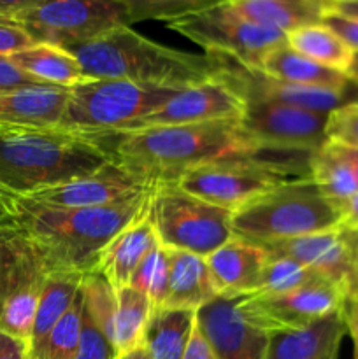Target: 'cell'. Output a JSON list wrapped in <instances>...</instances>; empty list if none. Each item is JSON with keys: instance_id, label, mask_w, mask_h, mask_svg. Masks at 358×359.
<instances>
[{"instance_id": "6da1fadb", "label": "cell", "mask_w": 358, "mask_h": 359, "mask_svg": "<svg viewBox=\"0 0 358 359\" xmlns=\"http://www.w3.org/2000/svg\"><path fill=\"white\" fill-rule=\"evenodd\" d=\"M150 191L107 207L60 209L0 189V221L28 235L49 270L91 273L105 245L146 205Z\"/></svg>"}, {"instance_id": "7a4b0ae2", "label": "cell", "mask_w": 358, "mask_h": 359, "mask_svg": "<svg viewBox=\"0 0 358 359\" xmlns=\"http://www.w3.org/2000/svg\"><path fill=\"white\" fill-rule=\"evenodd\" d=\"M112 139L116 161L150 186L178 182L186 172L211 161L262 154L241 119L147 126L114 133Z\"/></svg>"}, {"instance_id": "3957f363", "label": "cell", "mask_w": 358, "mask_h": 359, "mask_svg": "<svg viewBox=\"0 0 358 359\" xmlns=\"http://www.w3.org/2000/svg\"><path fill=\"white\" fill-rule=\"evenodd\" d=\"M67 51L79 62L88 79H123L172 91L214 79L227 67L225 56L195 55L158 44L130 25L112 28Z\"/></svg>"}, {"instance_id": "277c9868", "label": "cell", "mask_w": 358, "mask_h": 359, "mask_svg": "<svg viewBox=\"0 0 358 359\" xmlns=\"http://www.w3.org/2000/svg\"><path fill=\"white\" fill-rule=\"evenodd\" d=\"M105 140L65 130L4 133L0 189L27 195L91 174L116 160Z\"/></svg>"}, {"instance_id": "5b68a950", "label": "cell", "mask_w": 358, "mask_h": 359, "mask_svg": "<svg viewBox=\"0 0 358 359\" xmlns=\"http://www.w3.org/2000/svg\"><path fill=\"white\" fill-rule=\"evenodd\" d=\"M235 237L277 242L343 228V210L326 198L311 174L277 186L237 209L232 216Z\"/></svg>"}, {"instance_id": "8992f818", "label": "cell", "mask_w": 358, "mask_h": 359, "mask_svg": "<svg viewBox=\"0 0 358 359\" xmlns=\"http://www.w3.org/2000/svg\"><path fill=\"white\" fill-rule=\"evenodd\" d=\"M178 91L123 79H88L70 88L58 130L109 139L157 111Z\"/></svg>"}, {"instance_id": "52a82bcc", "label": "cell", "mask_w": 358, "mask_h": 359, "mask_svg": "<svg viewBox=\"0 0 358 359\" xmlns=\"http://www.w3.org/2000/svg\"><path fill=\"white\" fill-rule=\"evenodd\" d=\"M232 210L190 195L175 182L153 184L150 217L164 248L207 258L234 235Z\"/></svg>"}, {"instance_id": "ba28073f", "label": "cell", "mask_w": 358, "mask_h": 359, "mask_svg": "<svg viewBox=\"0 0 358 359\" xmlns=\"http://www.w3.org/2000/svg\"><path fill=\"white\" fill-rule=\"evenodd\" d=\"M309 175V168L258 156L211 161L186 172L175 184L190 195L235 212L277 186Z\"/></svg>"}, {"instance_id": "9c48e42d", "label": "cell", "mask_w": 358, "mask_h": 359, "mask_svg": "<svg viewBox=\"0 0 358 359\" xmlns=\"http://www.w3.org/2000/svg\"><path fill=\"white\" fill-rule=\"evenodd\" d=\"M44 255L20 228L0 221V332L30 344L42 284Z\"/></svg>"}, {"instance_id": "30bf717a", "label": "cell", "mask_w": 358, "mask_h": 359, "mask_svg": "<svg viewBox=\"0 0 358 359\" xmlns=\"http://www.w3.org/2000/svg\"><path fill=\"white\" fill-rule=\"evenodd\" d=\"M165 25L209 55L230 58L249 70H258L267 53L286 44V35L246 20L234 9L230 0L175 18Z\"/></svg>"}, {"instance_id": "8fae6325", "label": "cell", "mask_w": 358, "mask_h": 359, "mask_svg": "<svg viewBox=\"0 0 358 359\" xmlns=\"http://www.w3.org/2000/svg\"><path fill=\"white\" fill-rule=\"evenodd\" d=\"M9 18L34 42L63 49L132 23L118 0H42Z\"/></svg>"}, {"instance_id": "7c38bea8", "label": "cell", "mask_w": 358, "mask_h": 359, "mask_svg": "<svg viewBox=\"0 0 358 359\" xmlns=\"http://www.w3.org/2000/svg\"><path fill=\"white\" fill-rule=\"evenodd\" d=\"M326 116L283 104L248 100L241 125L258 151L314 153L325 144Z\"/></svg>"}, {"instance_id": "4fadbf2b", "label": "cell", "mask_w": 358, "mask_h": 359, "mask_svg": "<svg viewBox=\"0 0 358 359\" xmlns=\"http://www.w3.org/2000/svg\"><path fill=\"white\" fill-rule=\"evenodd\" d=\"M347 294L343 286L319 277L307 286L281 297L244 294V307L269 332L300 330L340 311Z\"/></svg>"}, {"instance_id": "5bb4252c", "label": "cell", "mask_w": 358, "mask_h": 359, "mask_svg": "<svg viewBox=\"0 0 358 359\" xmlns=\"http://www.w3.org/2000/svg\"><path fill=\"white\" fill-rule=\"evenodd\" d=\"M246 107H248L246 98L223 72L214 79L174 93L157 111L140 118L125 132L147 128V126L197 125V123L242 119Z\"/></svg>"}, {"instance_id": "9a60e30c", "label": "cell", "mask_w": 358, "mask_h": 359, "mask_svg": "<svg viewBox=\"0 0 358 359\" xmlns=\"http://www.w3.org/2000/svg\"><path fill=\"white\" fill-rule=\"evenodd\" d=\"M197 326L218 359H265L270 335L249 316L242 297H216L197 311Z\"/></svg>"}, {"instance_id": "2e32d148", "label": "cell", "mask_w": 358, "mask_h": 359, "mask_svg": "<svg viewBox=\"0 0 358 359\" xmlns=\"http://www.w3.org/2000/svg\"><path fill=\"white\" fill-rule=\"evenodd\" d=\"M270 256H286L312 272L339 284L347 293L357 287L354 265L358 256V235L344 228L304 235L288 241L262 244Z\"/></svg>"}, {"instance_id": "e0dca14e", "label": "cell", "mask_w": 358, "mask_h": 359, "mask_svg": "<svg viewBox=\"0 0 358 359\" xmlns=\"http://www.w3.org/2000/svg\"><path fill=\"white\" fill-rule=\"evenodd\" d=\"M150 189V184L137 179L114 160L91 174L27 193L25 196L34 202L60 209H93L125 202Z\"/></svg>"}, {"instance_id": "ac0fdd59", "label": "cell", "mask_w": 358, "mask_h": 359, "mask_svg": "<svg viewBox=\"0 0 358 359\" xmlns=\"http://www.w3.org/2000/svg\"><path fill=\"white\" fill-rule=\"evenodd\" d=\"M69 93L48 84L0 90V135L58 130Z\"/></svg>"}, {"instance_id": "d6986e66", "label": "cell", "mask_w": 358, "mask_h": 359, "mask_svg": "<svg viewBox=\"0 0 358 359\" xmlns=\"http://www.w3.org/2000/svg\"><path fill=\"white\" fill-rule=\"evenodd\" d=\"M270 255L260 242L232 237L206 258L218 297L255 294Z\"/></svg>"}, {"instance_id": "ffe728a7", "label": "cell", "mask_w": 358, "mask_h": 359, "mask_svg": "<svg viewBox=\"0 0 358 359\" xmlns=\"http://www.w3.org/2000/svg\"><path fill=\"white\" fill-rule=\"evenodd\" d=\"M83 293L81 340L76 359H116L114 287L100 273L91 272L84 276Z\"/></svg>"}, {"instance_id": "44dd1931", "label": "cell", "mask_w": 358, "mask_h": 359, "mask_svg": "<svg viewBox=\"0 0 358 359\" xmlns=\"http://www.w3.org/2000/svg\"><path fill=\"white\" fill-rule=\"evenodd\" d=\"M160 244L150 217V196L139 214L109 242L93 272L100 273L114 290L130 286L133 272L147 252Z\"/></svg>"}, {"instance_id": "7402d4cb", "label": "cell", "mask_w": 358, "mask_h": 359, "mask_svg": "<svg viewBox=\"0 0 358 359\" xmlns=\"http://www.w3.org/2000/svg\"><path fill=\"white\" fill-rule=\"evenodd\" d=\"M344 335L343 307L305 328L272 332L265 359H337Z\"/></svg>"}, {"instance_id": "603a6c76", "label": "cell", "mask_w": 358, "mask_h": 359, "mask_svg": "<svg viewBox=\"0 0 358 359\" xmlns=\"http://www.w3.org/2000/svg\"><path fill=\"white\" fill-rule=\"evenodd\" d=\"M165 249L168 252L171 276L164 309L199 311L202 305L218 297L206 258L179 249Z\"/></svg>"}, {"instance_id": "cb8c5ba5", "label": "cell", "mask_w": 358, "mask_h": 359, "mask_svg": "<svg viewBox=\"0 0 358 359\" xmlns=\"http://www.w3.org/2000/svg\"><path fill=\"white\" fill-rule=\"evenodd\" d=\"M330 0H230L234 9L260 27L288 35L302 27L321 23Z\"/></svg>"}, {"instance_id": "d4e9b609", "label": "cell", "mask_w": 358, "mask_h": 359, "mask_svg": "<svg viewBox=\"0 0 358 359\" xmlns=\"http://www.w3.org/2000/svg\"><path fill=\"white\" fill-rule=\"evenodd\" d=\"M258 72L281 81V83L323 88V90L346 91V86L351 83L347 76L305 58L288 44H283L267 53L260 62Z\"/></svg>"}, {"instance_id": "484cf974", "label": "cell", "mask_w": 358, "mask_h": 359, "mask_svg": "<svg viewBox=\"0 0 358 359\" xmlns=\"http://www.w3.org/2000/svg\"><path fill=\"white\" fill-rule=\"evenodd\" d=\"M7 58L25 74L37 79L41 84H48V86L70 90V88L88 81L72 53L58 48V46L35 42L21 51L13 53Z\"/></svg>"}, {"instance_id": "4316f807", "label": "cell", "mask_w": 358, "mask_h": 359, "mask_svg": "<svg viewBox=\"0 0 358 359\" xmlns=\"http://www.w3.org/2000/svg\"><path fill=\"white\" fill-rule=\"evenodd\" d=\"M86 273L74 270H49L42 284L30 337V356L41 347L62 316L69 311L74 298L79 293Z\"/></svg>"}, {"instance_id": "83f0119b", "label": "cell", "mask_w": 358, "mask_h": 359, "mask_svg": "<svg viewBox=\"0 0 358 359\" xmlns=\"http://www.w3.org/2000/svg\"><path fill=\"white\" fill-rule=\"evenodd\" d=\"M195 326L197 311L153 309L142 346L151 359H183Z\"/></svg>"}, {"instance_id": "f1b7e54d", "label": "cell", "mask_w": 358, "mask_h": 359, "mask_svg": "<svg viewBox=\"0 0 358 359\" xmlns=\"http://www.w3.org/2000/svg\"><path fill=\"white\" fill-rule=\"evenodd\" d=\"M309 174L323 195L337 205L358 191V177L350 161L340 154L336 144L325 142L309 154Z\"/></svg>"}, {"instance_id": "f546056e", "label": "cell", "mask_w": 358, "mask_h": 359, "mask_svg": "<svg viewBox=\"0 0 358 359\" xmlns=\"http://www.w3.org/2000/svg\"><path fill=\"white\" fill-rule=\"evenodd\" d=\"M286 44L305 58L347 76L354 53L326 25L302 27L286 35Z\"/></svg>"}, {"instance_id": "4dcf8cb0", "label": "cell", "mask_w": 358, "mask_h": 359, "mask_svg": "<svg viewBox=\"0 0 358 359\" xmlns=\"http://www.w3.org/2000/svg\"><path fill=\"white\" fill-rule=\"evenodd\" d=\"M116 291L114 347L118 356L142 346L144 333L150 323L153 304L146 293L132 286Z\"/></svg>"}, {"instance_id": "1f68e13d", "label": "cell", "mask_w": 358, "mask_h": 359, "mask_svg": "<svg viewBox=\"0 0 358 359\" xmlns=\"http://www.w3.org/2000/svg\"><path fill=\"white\" fill-rule=\"evenodd\" d=\"M84 293L81 286L69 311L62 316L55 328L49 332L30 359H76L81 340V314H83Z\"/></svg>"}, {"instance_id": "d6a6232c", "label": "cell", "mask_w": 358, "mask_h": 359, "mask_svg": "<svg viewBox=\"0 0 358 359\" xmlns=\"http://www.w3.org/2000/svg\"><path fill=\"white\" fill-rule=\"evenodd\" d=\"M316 272L300 265L286 256H270L260 277L258 291L255 294L262 297H281L295 290L307 286L312 280L319 279Z\"/></svg>"}, {"instance_id": "836d02e7", "label": "cell", "mask_w": 358, "mask_h": 359, "mask_svg": "<svg viewBox=\"0 0 358 359\" xmlns=\"http://www.w3.org/2000/svg\"><path fill=\"white\" fill-rule=\"evenodd\" d=\"M168 276H171L168 252L164 245L158 244L139 263L130 279V286L146 293L153 304V309L164 307L168 293Z\"/></svg>"}, {"instance_id": "e575fe53", "label": "cell", "mask_w": 358, "mask_h": 359, "mask_svg": "<svg viewBox=\"0 0 358 359\" xmlns=\"http://www.w3.org/2000/svg\"><path fill=\"white\" fill-rule=\"evenodd\" d=\"M118 2L125 7L132 23L146 20H160L167 23L175 18L199 13L227 0H118Z\"/></svg>"}, {"instance_id": "d590c367", "label": "cell", "mask_w": 358, "mask_h": 359, "mask_svg": "<svg viewBox=\"0 0 358 359\" xmlns=\"http://www.w3.org/2000/svg\"><path fill=\"white\" fill-rule=\"evenodd\" d=\"M325 142L358 149V102L336 107L326 116Z\"/></svg>"}, {"instance_id": "8d00e7d4", "label": "cell", "mask_w": 358, "mask_h": 359, "mask_svg": "<svg viewBox=\"0 0 358 359\" xmlns=\"http://www.w3.org/2000/svg\"><path fill=\"white\" fill-rule=\"evenodd\" d=\"M35 44L30 35L9 16H0V56H11L28 46Z\"/></svg>"}, {"instance_id": "74e56055", "label": "cell", "mask_w": 358, "mask_h": 359, "mask_svg": "<svg viewBox=\"0 0 358 359\" xmlns=\"http://www.w3.org/2000/svg\"><path fill=\"white\" fill-rule=\"evenodd\" d=\"M321 23L326 25L347 48L353 49V53H358V18L329 9Z\"/></svg>"}, {"instance_id": "f35d334b", "label": "cell", "mask_w": 358, "mask_h": 359, "mask_svg": "<svg viewBox=\"0 0 358 359\" xmlns=\"http://www.w3.org/2000/svg\"><path fill=\"white\" fill-rule=\"evenodd\" d=\"M30 84H41L37 79L25 74L18 69L9 58L0 56V90H11V88L30 86Z\"/></svg>"}, {"instance_id": "ab89813d", "label": "cell", "mask_w": 358, "mask_h": 359, "mask_svg": "<svg viewBox=\"0 0 358 359\" xmlns=\"http://www.w3.org/2000/svg\"><path fill=\"white\" fill-rule=\"evenodd\" d=\"M0 359H30V344L0 332Z\"/></svg>"}, {"instance_id": "60d3db41", "label": "cell", "mask_w": 358, "mask_h": 359, "mask_svg": "<svg viewBox=\"0 0 358 359\" xmlns=\"http://www.w3.org/2000/svg\"><path fill=\"white\" fill-rule=\"evenodd\" d=\"M344 321H346V332L353 340V359H358V291L347 294L344 304Z\"/></svg>"}, {"instance_id": "b9f144b4", "label": "cell", "mask_w": 358, "mask_h": 359, "mask_svg": "<svg viewBox=\"0 0 358 359\" xmlns=\"http://www.w3.org/2000/svg\"><path fill=\"white\" fill-rule=\"evenodd\" d=\"M183 359H218L213 347H211V344L207 342L206 337H204L202 332L199 330V326H195L192 337H190V342L188 346H186Z\"/></svg>"}, {"instance_id": "7bdbcfd3", "label": "cell", "mask_w": 358, "mask_h": 359, "mask_svg": "<svg viewBox=\"0 0 358 359\" xmlns=\"http://www.w3.org/2000/svg\"><path fill=\"white\" fill-rule=\"evenodd\" d=\"M343 210V228L350 233L358 235V191L340 205Z\"/></svg>"}, {"instance_id": "ee69618b", "label": "cell", "mask_w": 358, "mask_h": 359, "mask_svg": "<svg viewBox=\"0 0 358 359\" xmlns=\"http://www.w3.org/2000/svg\"><path fill=\"white\" fill-rule=\"evenodd\" d=\"M39 2L42 0H0V16H13Z\"/></svg>"}, {"instance_id": "f6af8a7d", "label": "cell", "mask_w": 358, "mask_h": 359, "mask_svg": "<svg viewBox=\"0 0 358 359\" xmlns=\"http://www.w3.org/2000/svg\"><path fill=\"white\" fill-rule=\"evenodd\" d=\"M329 9L358 18V0H330Z\"/></svg>"}, {"instance_id": "bcb514c9", "label": "cell", "mask_w": 358, "mask_h": 359, "mask_svg": "<svg viewBox=\"0 0 358 359\" xmlns=\"http://www.w3.org/2000/svg\"><path fill=\"white\" fill-rule=\"evenodd\" d=\"M337 149H339L340 154H343V156L350 161V165L353 167L354 174H357V177H358V149H354V147H343V146H337Z\"/></svg>"}, {"instance_id": "7dc6e473", "label": "cell", "mask_w": 358, "mask_h": 359, "mask_svg": "<svg viewBox=\"0 0 358 359\" xmlns=\"http://www.w3.org/2000/svg\"><path fill=\"white\" fill-rule=\"evenodd\" d=\"M116 359H151V356H150V353L146 351V347L139 346V347H135V349L128 351V353L119 354Z\"/></svg>"}, {"instance_id": "c3c4849f", "label": "cell", "mask_w": 358, "mask_h": 359, "mask_svg": "<svg viewBox=\"0 0 358 359\" xmlns=\"http://www.w3.org/2000/svg\"><path fill=\"white\" fill-rule=\"evenodd\" d=\"M347 79H350L351 83L358 84V53H354L353 63H351L350 72H347Z\"/></svg>"}, {"instance_id": "681fc988", "label": "cell", "mask_w": 358, "mask_h": 359, "mask_svg": "<svg viewBox=\"0 0 358 359\" xmlns=\"http://www.w3.org/2000/svg\"><path fill=\"white\" fill-rule=\"evenodd\" d=\"M354 277H357V287H354V291H358V256H357V265H354Z\"/></svg>"}, {"instance_id": "f907efd6", "label": "cell", "mask_w": 358, "mask_h": 359, "mask_svg": "<svg viewBox=\"0 0 358 359\" xmlns=\"http://www.w3.org/2000/svg\"><path fill=\"white\" fill-rule=\"evenodd\" d=\"M354 102H358V97H357V100H354Z\"/></svg>"}]
</instances>
